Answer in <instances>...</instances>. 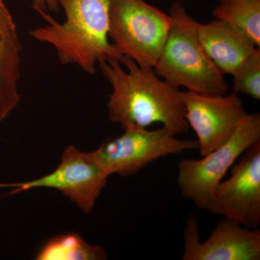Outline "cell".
Instances as JSON below:
<instances>
[{"label":"cell","instance_id":"cell-1","mask_svg":"<svg viewBox=\"0 0 260 260\" xmlns=\"http://www.w3.org/2000/svg\"><path fill=\"white\" fill-rule=\"evenodd\" d=\"M112 87L107 104L112 122L124 129L160 123L174 135L189 132L180 91L153 70L143 69L129 58H114L99 64Z\"/></svg>","mask_w":260,"mask_h":260},{"label":"cell","instance_id":"cell-2","mask_svg":"<svg viewBox=\"0 0 260 260\" xmlns=\"http://www.w3.org/2000/svg\"><path fill=\"white\" fill-rule=\"evenodd\" d=\"M112 0H58L65 20L59 23L49 13H39L47 25L29 35L54 47L62 64H75L90 75L100 63L123 56L109 42V10Z\"/></svg>","mask_w":260,"mask_h":260},{"label":"cell","instance_id":"cell-3","mask_svg":"<svg viewBox=\"0 0 260 260\" xmlns=\"http://www.w3.org/2000/svg\"><path fill=\"white\" fill-rule=\"evenodd\" d=\"M172 25L161 53L153 68L159 78L177 88L206 95H225L223 74L202 47L199 23L186 13L180 1L169 9Z\"/></svg>","mask_w":260,"mask_h":260},{"label":"cell","instance_id":"cell-4","mask_svg":"<svg viewBox=\"0 0 260 260\" xmlns=\"http://www.w3.org/2000/svg\"><path fill=\"white\" fill-rule=\"evenodd\" d=\"M172 25L170 15L144 0H112L109 38L116 51L153 70Z\"/></svg>","mask_w":260,"mask_h":260},{"label":"cell","instance_id":"cell-5","mask_svg":"<svg viewBox=\"0 0 260 260\" xmlns=\"http://www.w3.org/2000/svg\"><path fill=\"white\" fill-rule=\"evenodd\" d=\"M260 141L259 113L247 114L224 144L200 159L184 158L178 165L181 195L205 209L229 169L251 145Z\"/></svg>","mask_w":260,"mask_h":260},{"label":"cell","instance_id":"cell-6","mask_svg":"<svg viewBox=\"0 0 260 260\" xmlns=\"http://www.w3.org/2000/svg\"><path fill=\"white\" fill-rule=\"evenodd\" d=\"M198 148L197 140L178 139L164 126L154 130L130 127L121 136L106 140L93 153L109 177H126L158 159Z\"/></svg>","mask_w":260,"mask_h":260},{"label":"cell","instance_id":"cell-7","mask_svg":"<svg viewBox=\"0 0 260 260\" xmlns=\"http://www.w3.org/2000/svg\"><path fill=\"white\" fill-rule=\"evenodd\" d=\"M205 210L244 226L260 225V141L251 145L231 169V176L214 191Z\"/></svg>","mask_w":260,"mask_h":260},{"label":"cell","instance_id":"cell-8","mask_svg":"<svg viewBox=\"0 0 260 260\" xmlns=\"http://www.w3.org/2000/svg\"><path fill=\"white\" fill-rule=\"evenodd\" d=\"M109 177L93 152L85 153L69 145L64 149L60 164L51 174L34 180L3 186L14 188L13 193L39 187L58 189L82 211L90 213Z\"/></svg>","mask_w":260,"mask_h":260},{"label":"cell","instance_id":"cell-9","mask_svg":"<svg viewBox=\"0 0 260 260\" xmlns=\"http://www.w3.org/2000/svg\"><path fill=\"white\" fill-rule=\"evenodd\" d=\"M180 95L202 156L224 144L248 114L236 93L206 95L187 90L180 91Z\"/></svg>","mask_w":260,"mask_h":260},{"label":"cell","instance_id":"cell-10","mask_svg":"<svg viewBox=\"0 0 260 260\" xmlns=\"http://www.w3.org/2000/svg\"><path fill=\"white\" fill-rule=\"evenodd\" d=\"M182 260H259L260 230L244 226L232 219L218 222L208 239L200 241L194 214L189 215L184 230Z\"/></svg>","mask_w":260,"mask_h":260},{"label":"cell","instance_id":"cell-11","mask_svg":"<svg viewBox=\"0 0 260 260\" xmlns=\"http://www.w3.org/2000/svg\"><path fill=\"white\" fill-rule=\"evenodd\" d=\"M23 49L14 18L4 0H0V122L20 101Z\"/></svg>","mask_w":260,"mask_h":260},{"label":"cell","instance_id":"cell-12","mask_svg":"<svg viewBox=\"0 0 260 260\" xmlns=\"http://www.w3.org/2000/svg\"><path fill=\"white\" fill-rule=\"evenodd\" d=\"M198 37L202 47L223 74H234L256 47L245 34L230 25L215 20L199 24Z\"/></svg>","mask_w":260,"mask_h":260},{"label":"cell","instance_id":"cell-13","mask_svg":"<svg viewBox=\"0 0 260 260\" xmlns=\"http://www.w3.org/2000/svg\"><path fill=\"white\" fill-rule=\"evenodd\" d=\"M213 15L245 34L260 47V0H218Z\"/></svg>","mask_w":260,"mask_h":260},{"label":"cell","instance_id":"cell-14","mask_svg":"<svg viewBox=\"0 0 260 260\" xmlns=\"http://www.w3.org/2000/svg\"><path fill=\"white\" fill-rule=\"evenodd\" d=\"M107 252L102 246H93L77 234L70 233L53 238L37 255L39 260H104Z\"/></svg>","mask_w":260,"mask_h":260},{"label":"cell","instance_id":"cell-15","mask_svg":"<svg viewBox=\"0 0 260 260\" xmlns=\"http://www.w3.org/2000/svg\"><path fill=\"white\" fill-rule=\"evenodd\" d=\"M234 93L260 100V49L256 48L232 75Z\"/></svg>","mask_w":260,"mask_h":260},{"label":"cell","instance_id":"cell-16","mask_svg":"<svg viewBox=\"0 0 260 260\" xmlns=\"http://www.w3.org/2000/svg\"><path fill=\"white\" fill-rule=\"evenodd\" d=\"M32 7L38 13H58L61 9L58 0H32Z\"/></svg>","mask_w":260,"mask_h":260}]
</instances>
